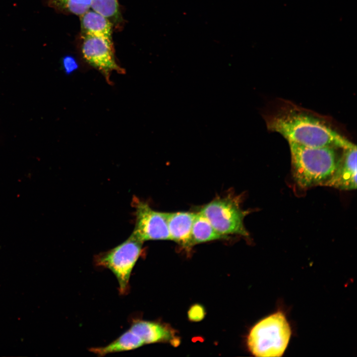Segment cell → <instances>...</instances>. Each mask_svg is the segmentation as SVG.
<instances>
[{
	"mask_svg": "<svg viewBox=\"0 0 357 357\" xmlns=\"http://www.w3.org/2000/svg\"><path fill=\"white\" fill-rule=\"evenodd\" d=\"M240 199L238 196L229 193L215 198L199 211L220 234L247 237L249 234L244 225L246 212L242 209Z\"/></svg>",
	"mask_w": 357,
	"mask_h": 357,
	"instance_id": "5",
	"label": "cell"
},
{
	"mask_svg": "<svg viewBox=\"0 0 357 357\" xmlns=\"http://www.w3.org/2000/svg\"><path fill=\"white\" fill-rule=\"evenodd\" d=\"M335 170L322 185L349 190L357 188V147L343 149Z\"/></svg>",
	"mask_w": 357,
	"mask_h": 357,
	"instance_id": "8",
	"label": "cell"
},
{
	"mask_svg": "<svg viewBox=\"0 0 357 357\" xmlns=\"http://www.w3.org/2000/svg\"><path fill=\"white\" fill-rule=\"evenodd\" d=\"M135 224L132 235L143 242L150 240H171L167 212L153 209L146 202L134 198Z\"/></svg>",
	"mask_w": 357,
	"mask_h": 357,
	"instance_id": "6",
	"label": "cell"
},
{
	"mask_svg": "<svg viewBox=\"0 0 357 357\" xmlns=\"http://www.w3.org/2000/svg\"><path fill=\"white\" fill-rule=\"evenodd\" d=\"M91 8L107 18L112 23L120 19L118 0H92Z\"/></svg>",
	"mask_w": 357,
	"mask_h": 357,
	"instance_id": "15",
	"label": "cell"
},
{
	"mask_svg": "<svg viewBox=\"0 0 357 357\" xmlns=\"http://www.w3.org/2000/svg\"><path fill=\"white\" fill-rule=\"evenodd\" d=\"M129 329L142 340L144 345L170 341L174 337L170 328L155 321L134 318Z\"/></svg>",
	"mask_w": 357,
	"mask_h": 357,
	"instance_id": "10",
	"label": "cell"
},
{
	"mask_svg": "<svg viewBox=\"0 0 357 357\" xmlns=\"http://www.w3.org/2000/svg\"><path fill=\"white\" fill-rule=\"evenodd\" d=\"M142 241L131 235L119 245L94 258L96 266L108 269L114 274L121 295H127L130 290L131 274L142 253Z\"/></svg>",
	"mask_w": 357,
	"mask_h": 357,
	"instance_id": "4",
	"label": "cell"
},
{
	"mask_svg": "<svg viewBox=\"0 0 357 357\" xmlns=\"http://www.w3.org/2000/svg\"><path fill=\"white\" fill-rule=\"evenodd\" d=\"M144 345L142 340L129 329L115 340L105 346L89 349L92 353L99 357L109 354L128 351Z\"/></svg>",
	"mask_w": 357,
	"mask_h": 357,
	"instance_id": "12",
	"label": "cell"
},
{
	"mask_svg": "<svg viewBox=\"0 0 357 357\" xmlns=\"http://www.w3.org/2000/svg\"><path fill=\"white\" fill-rule=\"evenodd\" d=\"M92 0H48L49 6L66 14L81 16L91 8Z\"/></svg>",
	"mask_w": 357,
	"mask_h": 357,
	"instance_id": "14",
	"label": "cell"
},
{
	"mask_svg": "<svg viewBox=\"0 0 357 357\" xmlns=\"http://www.w3.org/2000/svg\"><path fill=\"white\" fill-rule=\"evenodd\" d=\"M292 334L290 324L281 311L260 320L251 329L247 345L251 353L259 357H280L285 353Z\"/></svg>",
	"mask_w": 357,
	"mask_h": 357,
	"instance_id": "3",
	"label": "cell"
},
{
	"mask_svg": "<svg viewBox=\"0 0 357 357\" xmlns=\"http://www.w3.org/2000/svg\"><path fill=\"white\" fill-rule=\"evenodd\" d=\"M196 213L189 211L167 213L171 240L186 249L193 246L191 231Z\"/></svg>",
	"mask_w": 357,
	"mask_h": 357,
	"instance_id": "9",
	"label": "cell"
},
{
	"mask_svg": "<svg viewBox=\"0 0 357 357\" xmlns=\"http://www.w3.org/2000/svg\"><path fill=\"white\" fill-rule=\"evenodd\" d=\"M82 38L81 53L83 59L102 74L107 83L112 84L110 76L113 71L122 74L125 73L124 68L116 61L112 42L96 37Z\"/></svg>",
	"mask_w": 357,
	"mask_h": 357,
	"instance_id": "7",
	"label": "cell"
},
{
	"mask_svg": "<svg viewBox=\"0 0 357 357\" xmlns=\"http://www.w3.org/2000/svg\"><path fill=\"white\" fill-rule=\"evenodd\" d=\"M292 174L298 185L302 188L320 185L336 169L339 157L331 147H313L289 142Z\"/></svg>",
	"mask_w": 357,
	"mask_h": 357,
	"instance_id": "2",
	"label": "cell"
},
{
	"mask_svg": "<svg viewBox=\"0 0 357 357\" xmlns=\"http://www.w3.org/2000/svg\"><path fill=\"white\" fill-rule=\"evenodd\" d=\"M205 312L203 307L199 304L191 306L188 311V317L192 321H199L205 316Z\"/></svg>",
	"mask_w": 357,
	"mask_h": 357,
	"instance_id": "16",
	"label": "cell"
},
{
	"mask_svg": "<svg viewBox=\"0 0 357 357\" xmlns=\"http://www.w3.org/2000/svg\"><path fill=\"white\" fill-rule=\"evenodd\" d=\"M229 238V236L219 233L203 214L199 211L196 213L191 231L193 246L198 243Z\"/></svg>",
	"mask_w": 357,
	"mask_h": 357,
	"instance_id": "13",
	"label": "cell"
},
{
	"mask_svg": "<svg viewBox=\"0 0 357 357\" xmlns=\"http://www.w3.org/2000/svg\"><path fill=\"white\" fill-rule=\"evenodd\" d=\"M266 122L270 131L279 133L288 142L340 149L354 145L321 117L294 105L283 107L267 117Z\"/></svg>",
	"mask_w": 357,
	"mask_h": 357,
	"instance_id": "1",
	"label": "cell"
},
{
	"mask_svg": "<svg viewBox=\"0 0 357 357\" xmlns=\"http://www.w3.org/2000/svg\"><path fill=\"white\" fill-rule=\"evenodd\" d=\"M80 18L82 37H96L112 42L113 23L107 18L89 9Z\"/></svg>",
	"mask_w": 357,
	"mask_h": 357,
	"instance_id": "11",
	"label": "cell"
},
{
	"mask_svg": "<svg viewBox=\"0 0 357 357\" xmlns=\"http://www.w3.org/2000/svg\"><path fill=\"white\" fill-rule=\"evenodd\" d=\"M62 65L64 70L67 74H69L78 67V64L76 60L73 57L69 56L63 58Z\"/></svg>",
	"mask_w": 357,
	"mask_h": 357,
	"instance_id": "17",
	"label": "cell"
}]
</instances>
